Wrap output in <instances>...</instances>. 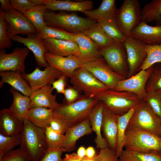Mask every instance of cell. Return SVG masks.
I'll return each instance as SVG.
<instances>
[{
	"instance_id": "6da1fadb",
	"label": "cell",
	"mask_w": 161,
	"mask_h": 161,
	"mask_svg": "<svg viewBox=\"0 0 161 161\" xmlns=\"http://www.w3.org/2000/svg\"><path fill=\"white\" fill-rule=\"evenodd\" d=\"M99 101L95 97L83 95L73 103L59 104L53 110V115L61 120L67 129L87 118Z\"/></svg>"
},
{
	"instance_id": "7a4b0ae2",
	"label": "cell",
	"mask_w": 161,
	"mask_h": 161,
	"mask_svg": "<svg viewBox=\"0 0 161 161\" xmlns=\"http://www.w3.org/2000/svg\"><path fill=\"white\" fill-rule=\"evenodd\" d=\"M23 121L20 148L27 152L31 161H39L48 150L45 129L35 126L26 118Z\"/></svg>"
},
{
	"instance_id": "3957f363",
	"label": "cell",
	"mask_w": 161,
	"mask_h": 161,
	"mask_svg": "<svg viewBox=\"0 0 161 161\" xmlns=\"http://www.w3.org/2000/svg\"><path fill=\"white\" fill-rule=\"evenodd\" d=\"M44 18L46 25L74 34L82 33L97 23L87 17L63 11L56 13L48 10L45 13Z\"/></svg>"
},
{
	"instance_id": "277c9868",
	"label": "cell",
	"mask_w": 161,
	"mask_h": 161,
	"mask_svg": "<svg viewBox=\"0 0 161 161\" xmlns=\"http://www.w3.org/2000/svg\"><path fill=\"white\" fill-rule=\"evenodd\" d=\"M95 97L102 102L105 107L118 116L126 114L141 101L132 93L111 89L98 94Z\"/></svg>"
},
{
	"instance_id": "5b68a950",
	"label": "cell",
	"mask_w": 161,
	"mask_h": 161,
	"mask_svg": "<svg viewBox=\"0 0 161 161\" xmlns=\"http://www.w3.org/2000/svg\"><path fill=\"white\" fill-rule=\"evenodd\" d=\"M124 147L139 152L161 151V136L140 129L126 130Z\"/></svg>"
},
{
	"instance_id": "8992f818",
	"label": "cell",
	"mask_w": 161,
	"mask_h": 161,
	"mask_svg": "<svg viewBox=\"0 0 161 161\" xmlns=\"http://www.w3.org/2000/svg\"><path fill=\"white\" fill-rule=\"evenodd\" d=\"M133 129L146 131L161 136V119L144 100H141L136 107L126 130Z\"/></svg>"
},
{
	"instance_id": "52a82bcc",
	"label": "cell",
	"mask_w": 161,
	"mask_h": 161,
	"mask_svg": "<svg viewBox=\"0 0 161 161\" xmlns=\"http://www.w3.org/2000/svg\"><path fill=\"white\" fill-rule=\"evenodd\" d=\"M141 10L138 0H124L117 9L114 18L120 31L127 38L141 21Z\"/></svg>"
},
{
	"instance_id": "ba28073f",
	"label": "cell",
	"mask_w": 161,
	"mask_h": 161,
	"mask_svg": "<svg viewBox=\"0 0 161 161\" xmlns=\"http://www.w3.org/2000/svg\"><path fill=\"white\" fill-rule=\"evenodd\" d=\"M73 87L84 95L95 97L98 94L109 89L92 74L81 66L77 69L70 79Z\"/></svg>"
},
{
	"instance_id": "9c48e42d",
	"label": "cell",
	"mask_w": 161,
	"mask_h": 161,
	"mask_svg": "<svg viewBox=\"0 0 161 161\" xmlns=\"http://www.w3.org/2000/svg\"><path fill=\"white\" fill-rule=\"evenodd\" d=\"M100 51L107 64L114 71L127 78L129 66L123 44L114 43L107 47L100 48Z\"/></svg>"
},
{
	"instance_id": "30bf717a",
	"label": "cell",
	"mask_w": 161,
	"mask_h": 161,
	"mask_svg": "<svg viewBox=\"0 0 161 161\" xmlns=\"http://www.w3.org/2000/svg\"><path fill=\"white\" fill-rule=\"evenodd\" d=\"M153 65L147 69L141 70L130 77L120 81L114 90L132 93L137 96L140 100H143L147 95L146 86L152 71Z\"/></svg>"
},
{
	"instance_id": "8fae6325",
	"label": "cell",
	"mask_w": 161,
	"mask_h": 161,
	"mask_svg": "<svg viewBox=\"0 0 161 161\" xmlns=\"http://www.w3.org/2000/svg\"><path fill=\"white\" fill-rule=\"evenodd\" d=\"M82 66L90 72L109 89H114L118 82L126 78L114 71L103 57L94 61L83 64Z\"/></svg>"
},
{
	"instance_id": "7c38bea8",
	"label": "cell",
	"mask_w": 161,
	"mask_h": 161,
	"mask_svg": "<svg viewBox=\"0 0 161 161\" xmlns=\"http://www.w3.org/2000/svg\"><path fill=\"white\" fill-rule=\"evenodd\" d=\"M129 66L127 78L137 73L147 56L145 44L131 37L127 38L123 43Z\"/></svg>"
},
{
	"instance_id": "4fadbf2b",
	"label": "cell",
	"mask_w": 161,
	"mask_h": 161,
	"mask_svg": "<svg viewBox=\"0 0 161 161\" xmlns=\"http://www.w3.org/2000/svg\"><path fill=\"white\" fill-rule=\"evenodd\" d=\"M4 18L8 24V36L12 38L18 34L27 36L37 33V30L24 14L16 10L11 9L4 11Z\"/></svg>"
},
{
	"instance_id": "5bb4252c",
	"label": "cell",
	"mask_w": 161,
	"mask_h": 161,
	"mask_svg": "<svg viewBox=\"0 0 161 161\" xmlns=\"http://www.w3.org/2000/svg\"><path fill=\"white\" fill-rule=\"evenodd\" d=\"M29 52L27 47H16L8 54L6 53L5 49H0V72L17 71L25 73L24 61Z\"/></svg>"
},
{
	"instance_id": "9a60e30c",
	"label": "cell",
	"mask_w": 161,
	"mask_h": 161,
	"mask_svg": "<svg viewBox=\"0 0 161 161\" xmlns=\"http://www.w3.org/2000/svg\"><path fill=\"white\" fill-rule=\"evenodd\" d=\"M62 75V73L59 70L49 66L44 70H41L37 66L31 73H22L23 78L29 83L32 92L46 86L52 85L54 80Z\"/></svg>"
},
{
	"instance_id": "2e32d148",
	"label": "cell",
	"mask_w": 161,
	"mask_h": 161,
	"mask_svg": "<svg viewBox=\"0 0 161 161\" xmlns=\"http://www.w3.org/2000/svg\"><path fill=\"white\" fill-rule=\"evenodd\" d=\"M44 58L49 66L56 68L69 79L75 71L82 66L80 60L74 55L63 57L47 52L45 54Z\"/></svg>"
},
{
	"instance_id": "e0dca14e",
	"label": "cell",
	"mask_w": 161,
	"mask_h": 161,
	"mask_svg": "<svg viewBox=\"0 0 161 161\" xmlns=\"http://www.w3.org/2000/svg\"><path fill=\"white\" fill-rule=\"evenodd\" d=\"M11 40L22 44L31 50L38 66L46 67L49 66L44 58V54L48 51L44 40L38 38L36 34L29 35L26 37L17 35L13 37Z\"/></svg>"
},
{
	"instance_id": "ac0fdd59",
	"label": "cell",
	"mask_w": 161,
	"mask_h": 161,
	"mask_svg": "<svg viewBox=\"0 0 161 161\" xmlns=\"http://www.w3.org/2000/svg\"><path fill=\"white\" fill-rule=\"evenodd\" d=\"M75 38L79 48L75 56L82 64L96 61L102 57L100 52V48L83 33L75 34Z\"/></svg>"
},
{
	"instance_id": "d6986e66",
	"label": "cell",
	"mask_w": 161,
	"mask_h": 161,
	"mask_svg": "<svg viewBox=\"0 0 161 161\" xmlns=\"http://www.w3.org/2000/svg\"><path fill=\"white\" fill-rule=\"evenodd\" d=\"M131 37L145 44H161V25L151 26L141 21L132 31Z\"/></svg>"
},
{
	"instance_id": "ffe728a7",
	"label": "cell",
	"mask_w": 161,
	"mask_h": 161,
	"mask_svg": "<svg viewBox=\"0 0 161 161\" xmlns=\"http://www.w3.org/2000/svg\"><path fill=\"white\" fill-rule=\"evenodd\" d=\"M101 131L103 137L110 148L116 151L117 115L104 107Z\"/></svg>"
},
{
	"instance_id": "44dd1931",
	"label": "cell",
	"mask_w": 161,
	"mask_h": 161,
	"mask_svg": "<svg viewBox=\"0 0 161 161\" xmlns=\"http://www.w3.org/2000/svg\"><path fill=\"white\" fill-rule=\"evenodd\" d=\"M89 117L78 124L68 128L64 134L62 148L64 152H70L76 148L77 140L81 137L92 133Z\"/></svg>"
},
{
	"instance_id": "7402d4cb",
	"label": "cell",
	"mask_w": 161,
	"mask_h": 161,
	"mask_svg": "<svg viewBox=\"0 0 161 161\" xmlns=\"http://www.w3.org/2000/svg\"><path fill=\"white\" fill-rule=\"evenodd\" d=\"M44 5L48 10L68 11H80L83 13L91 10L93 7V2L91 0L72 1L61 0H44Z\"/></svg>"
},
{
	"instance_id": "603a6c76",
	"label": "cell",
	"mask_w": 161,
	"mask_h": 161,
	"mask_svg": "<svg viewBox=\"0 0 161 161\" xmlns=\"http://www.w3.org/2000/svg\"><path fill=\"white\" fill-rule=\"evenodd\" d=\"M51 85L46 86L32 91L30 97V108L45 107L54 110L58 106L56 95L52 94Z\"/></svg>"
},
{
	"instance_id": "cb8c5ba5",
	"label": "cell",
	"mask_w": 161,
	"mask_h": 161,
	"mask_svg": "<svg viewBox=\"0 0 161 161\" xmlns=\"http://www.w3.org/2000/svg\"><path fill=\"white\" fill-rule=\"evenodd\" d=\"M48 52L61 56L76 55L78 47L75 41L48 38L44 40Z\"/></svg>"
},
{
	"instance_id": "d4e9b609",
	"label": "cell",
	"mask_w": 161,
	"mask_h": 161,
	"mask_svg": "<svg viewBox=\"0 0 161 161\" xmlns=\"http://www.w3.org/2000/svg\"><path fill=\"white\" fill-rule=\"evenodd\" d=\"M104 107L103 104L99 101L93 107L89 116L92 131L95 132L96 134L95 140L96 147L100 149L108 147L107 142L101 134Z\"/></svg>"
},
{
	"instance_id": "484cf974",
	"label": "cell",
	"mask_w": 161,
	"mask_h": 161,
	"mask_svg": "<svg viewBox=\"0 0 161 161\" xmlns=\"http://www.w3.org/2000/svg\"><path fill=\"white\" fill-rule=\"evenodd\" d=\"M1 80L0 88L5 83L20 92L24 95L30 97L32 91L29 83L23 77L22 73L18 71H7L0 72Z\"/></svg>"
},
{
	"instance_id": "4316f807",
	"label": "cell",
	"mask_w": 161,
	"mask_h": 161,
	"mask_svg": "<svg viewBox=\"0 0 161 161\" xmlns=\"http://www.w3.org/2000/svg\"><path fill=\"white\" fill-rule=\"evenodd\" d=\"M23 120L12 114L8 109L0 111V133L4 135L12 136L20 133L23 127Z\"/></svg>"
},
{
	"instance_id": "83f0119b",
	"label": "cell",
	"mask_w": 161,
	"mask_h": 161,
	"mask_svg": "<svg viewBox=\"0 0 161 161\" xmlns=\"http://www.w3.org/2000/svg\"><path fill=\"white\" fill-rule=\"evenodd\" d=\"M9 91L13 96V100L8 109L13 115L23 120L26 118L30 109V97L21 93L12 87H10Z\"/></svg>"
},
{
	"instance_id": "f1b7e54d",
	"label": "cell",
	"mask_w": 161,
	"mask_h": 161,
	"mask_svg": "<svg viewBox=\"0 0 161 161\" xmlns=\"http://www.w3.org/2000/svg\"><path fill=\"white\" fill-rule=\"evenodd\" d=\"M117 9L115 0H103L98 8L86 11L83 13L87 18L97 23L114 17Z\"/></svg>"
},
{
	"instance_id": "f546056e",
	"label": "cell",
	"mask_w": 161,
	"mask_h": 161,
	"mask_svg": "<svg viewBox=\"0 0 161 161\" xmlns=\"http://www.w3.org/2000/svg\"><path fill=\"white\" fill-rule=\"evenodd\" d=\"M53 110L45 107L31 108L25 118L35 126L45 129L53 116Z\"/></svg>"
},
{
	"instance_id": "4dcf8cb0",
	"label": "cell",
	"mask_w": 161,
	"mask_h": 161,
	"mask_svg": "<svg viewBox=\"0 0 161 161\" xmlns=\"http://www.w3.org/2000/svg\"><path fill=\"white\" fill-rule=\"evenodd\" d=\"M82 33L89 38L100 48L107 47L115 43L97 23Z\"/></svg>"
},
{
	"instance_id": "1f68e13d",
	"label": "cell",
	"mask_w": 161,
	"mask_h": 161,
	"mask_svg": "<svg viewBox=\"0 0 161 161\" xmlns=\"http://www.w3.org/2000/svg\"><path fill=\"white\" fill-rule=\"evenodd\" d=\"M137 106L131 109L124 115L118 116V117L116 153L118 157L123 150L125 133L128 123Z\"/></svg>"
},
{
	"instance_id": "d6a6232c",
	"label": "cell",
	"mask_w": 161,
	"mask_h": 161,
	"mask_svg": "<svg viewBox=\"0 0 161 161\" xmlns=\"http://www.w3.org/2000/svg\"><path fill=\"white\" fill-rule=\"evenodd\" d=\"M141 21H154L161 25V0H153L145 5L141 10Z\"/></svg>"
},
{
	"instance_id": "836d02e7",
	"label": "cell",
	"mask_w": 161,
	"mask_h": 161,
	"mask_svg": "<svg viewBox=\"0 0 161 161\" xmlns=\"http://www.w3.org/2000/svg\"><path fill=\"white\" fill-rule=\"evenodd\" d=\"M119 158L122 161H161V151L142 152L125 149Z\"/></svg>"
},
{
	"instance_id": "e575fe53",
	"label": "cell",
	"mask_w": 161,
	"mask_h": 161,
	"mask_svg": "<svg viewBox=\"0 0 161 161\" xmlns=\"http://www.w3.org/2000/svg\"><path fill=\"white\" fill-rule=\"evenodd\" d=\"M97 23L115 43H124L127 38L120 31L114 17L105 19Z\"/></svg>"
},
{
	"instance_id": "d590c367",
	"label": "cell",
	"mask_w": 161,
	"mask_h": 161,
	"mask_svg": "<svg viewBox=\"0 0 161 161\" xmlns=\"http://www.w3.org/2000/svg\"><path fill=\"white\" fill-rule=\"evenodd\" d=\"M36 34L38 38L43 40L52 38L75 41V34L47 25L37 32Z\"/></svg>"
},
{
	"instance_id": "8d00e7d4",
	"label": "cell",
	"mask_w": 161,
	"mask_h": 161,
	"mask_svg": "<svg viewBox=\"0 0 161 161\" xmlns=\"http://www.w3.org/2000/svg\"><path fill=\"white\" fill-rule=\"evenodd\" d=\"M48 10L45 5L36 6L27 10L24 14L35 27L37 32L46 25L44 21V16Z\"/></svg>"
},
{
	"instance_id": "74e56055",
	"label": "cell",
	"mask_w": 161,
	"mask_h": 161,
	"mask_svg": "<svg viewBox=\"0 0 161 161\" xmlns=\"http://www.w3.org/2000/svg\"><path fill=\"white\" fill-rule=\"evenodd\" d=\"M145 44L147 56L139 71L147 69L156 64H161V44Z\"/></svg>"
},
{
	"instance_id": "f35d334b",
	"label": "cell",
	"mask_w": 161,
	"mask_h": 161,
	"mask_svg": "<svg viewBox=\"0 0 161 161\" xmlns=\"http://www.w3.org/2000/svg\"><path fill=\"white\" fill-rule=\"evenodd\" d=\"M45 134L48 150H56L62 147L64 134L52 130L49 126L45 127Z\"/></svg>"
},
{
	"instance_id": "ab89813d",
	"label": "cell",
	"mask_w": 161,
	"mask_h": 161,
	"mask_svg": "<svg viewBox=\"0 0 161 161\" xmlns=\"http://www.w3.org/2000/svg\"><path fill=\"white\" fill-rule=\"evenodd\" d=\"M21 133L12 136L4 135L0 133V154H4L16 146L20 145Z\"/></svg>"
},
{
	"instance_id": "60d3db41",
	"label": "cell",
	"mask_w": 161,
	"mask_h": 161,
	"mask_svg": "<svg viewBox=\"0 0 161 161\" xmlns=\"http://www.w3.org/2000/svg\"><path fill=\"white\" fill-rule=\"evenodd\" d=\"M145 89L146 91L153 89L157 92H161V64L157 63L153 65Z\"/></svg>"
},
{
	"instance_id": "b9f144b4",
	"label": "cell",
	"mask_w": 161,
	"mask_h": 161,
	"mask_svg": "<svg viewBox=\"0 0 161 161\" xmlns=\"http://www.w3.org/2000/svg\"><path fill=\"white\" fill-rule=\"evenodd\" d=\"M146 97L143 100L154 112L161 119V97L155 91L151 89L146 91Z\"/></svg>"
},
{
	"instance_id": "7bdbcfd3",
	"label": "cell",
	"mask_w": 161,
	"mask_h": 161,
	"mask_svg": "<svg viewBox=\"0 0 161 161\" xmlns=\"http://www.w3.org/2000/svg\"><path fill=\"white\" fill-rule=\"evenodd\" d=\"M4 11L0 10V49H5L10 48L13 43L8 34V24L4 18Z\"/></svg>"
},
{
	"instance_id": "ee69618b",
	"label": "cell",
	"mask_w": 161,
	"mask_h": 161,
	"mask_svg": "<svg viewBox=\"0 0 161 161\" xmlns=\"http://www.w3.org/2000/svg\"><path fill=\"white\" fill-rule=\"evenodd\" d=\"M0 161H31V159L27 152L20 147L5 153Z\"/></svg>"
},
{
	"instance_id": "f6af8a7d",
	"label": "cell",
	"mask_w": 161,
	"mask_h": 161,
	"mask_svg": "<svg viewBox=\"0 0 161 161\" xmlns=\"http://www.w3.org/2000/svg\"><path fill=\"white\" fill-rule=\"evenodd\" d=\"M12 9L24 14L28 10L33 7L29 0H10Z\"/></svg>"
},
{
	"instance_id": "bcb514c9",
	"label": "cell",
	"mask_w": 161,
	"mask_h": 161,
	"mask_svg": "<svg viewBox=\"0 0 161 161\" xmlns=\"http://www.w3.org/2000/svg\"><path fill=\"white\" fill-rule=\"evenodd\" d=\"M79 92L73 87L66 88L63 94L64 97L63 103H70L75 101L81 96Z\"/></svg>"
},
{
	"instance_id": "7dc6e473",
	"label": "cell",
	"mask_w": 161,
	"mask_h": 161,
	"mask_svg": "<svg viewBox=\"0 0 161 161\" xmlns=\"http://www.w3.org/2000/svg\"><path fill=\"white\" fill-rule=\"evenodd\" d=\"M98 154L100 161H120L116 151L108 147L100 149Z\"/></svg>"
},
{
	"instance_id": "c3c4849f",
	"label": "cell",
	"mask_w": 161,
	"mask_h": 161,
	"mask_svg": "<svg viewBox=\"0 0 161 161\" xmlns=\"http://www.w3.org/2000/svg\"><path fill=\"white\" fill-rule=\"evenodd\" d=\"M63 152L62 147L56 150H48L39 161H62L61 156Z\"/></svg>"
},
{
	"instance_id": "681fc988",
	"label": "cell",
	"mask_w": 161,
	"mask_h": 161,
	"mask_svg": "<svg viewBox=\"0 0 161 161\" xmlns=\"http://www.w3.org/2000/svg\"><path fill=\"white\" fill-rule=\"evenodd\" d=\"M48 126L52 130L63 134H64L67 129L65 123L61 120L54 115Z\"/></svg>"
},
{
	"instance_id": "f907efd6",
	"label": "cell",
	"mask_w": 161,
	"mask_h": 161,
	"mask_svg": "<svg viewBox=\"0 0 161 161\" xmlns=\"http://www.w3.org/2000/svg\"><path fill=\"white\" fill-rule=\"evenodd\" d=\"M67 79V78L63 75L54 80L52 84L53 90L55 89L57 94H63L66 88Z\"/></svg>"
},
{
	"instance_id": "816d5d0a",
	"label": "cell",
	"mask_w": 161,
	"mask_h": 161,
	"mask_svg": "<svg viewBox=\"0 0 161 161\" xmlns=\"http://www.w3.org/2000/svg\"><path fill=\"white\" fill-rule=\"evenodd\" d=\"M82 159L79 157L77 153L73 152L66 154L62 161H81Z\"/></svg>"
},
{
	"instance_id": "f5cc1de1",
	"label": "cell",
	"mask_w": 161,
	"mask_h": 161,
	"mask_svg": "<svg viewBox=\"0 0 161 161\" xmlns=\"http://www.w3.org/2000/svg\"><path fill=\"white\" fill-rule=\"evenodd\" d=\"M1 7L0 10L4 11H9L11 9L10 0H0Z\"/></svg>"
},
{
	"instance_id": "db71d44e",
	"label": "cell",
	"mask_w": 161,
	"mask_h": 161,
	"mask_svg": "<svg viewBox=\"0 0 161 161\" xmlns=\"http://www.w3.org/2000/svg\"><path fill=\"white\" fill-rule=\"evenodd\" d=\"M96 152L94 148L89 146L86 149V156L89 158H92L96 155Z\"/></svg>"
},
{
	"instance_id": "11a10c76",
	"label": "cell",
	"mask_w": 161,
	"mask_h": 161,
	"mask_svg": "<svg viewBox=\"0 0 161 161\" xmlns=\"http://www.w3.org/2000/svg\"><path fill=\"white\" fill-rule=\"evenodd\" d=\"M86 149L83 146L80 147L78 150L77 154L78 156L83 158L86 156Z\"/></svg>"
},
{
	"instance_id": "9f6ffc18",
	"label": "cell",
	"mask_w": 161,
	"mask_h": 161,
	"mask_svg": "<svg viewBox=\"0 0 161 161\" xmlns=\"http://www.w3.org/2000/svg\"><path fill=\"white\" fill-rule=\"evenodd\" d=\"M81 161H100V160L99 155L98 154L92 158H89L85 156L82 159Z\"/></svg>"
},
{
	"instance_id": "6f0895ef",
	"label": "cell",
	"mask_w": 161,
	"mask_h": 161,
	"mask_svg": "<svg viewBox=\"0 0 161 161\" xmlns=\"http://www.w3.org/2000/svg\"><path fill=\"white\" fill-rule=\"evenodd\" d=\"M33 6L44 5V0H29Z\"/></svg>"
},
{
	"instance_id": "680465c9",
	"label": "cell",
	"mask_w": 161,
	"mask_h": 161,
	"mask_svg": "<svg viewBox=\"0 0 161 161\" xmlns=\"http://www.w3.org/2000/svg\"><path fill=\"white\" fill-rule=\"evenodd\" d=\"M158 94L161 97V92H157Z\"/></svg>"
},
{
	"instance_id": "91938a15",
	"label": "cell",
	"mask_w": 161,
	"mask_h": 161,
	"mask_svg": "<svg viewBox=\"0 0 161 161\" xmlns=\"http://www.w3.org/2000/svg\"><path fill=\"white\" fill-rule=\"evenodd\" d=\"M120 161H122L120 160Z\"/></svg>"
}]
</instances>
